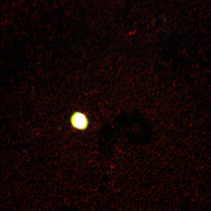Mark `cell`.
Here are the masks:
<instances>
[{
	"label": "cell",
	"instance_id": "obj_1",
	"mask_svg": "<svg viewBox=\"0 0 211 211\" xmlns=\"http://www.w3.org/2000/svg\"><path fill=\"white\" fill-rule=\"evenodd\" d=\"M70 122L73 128L79 130H86L89 124L86 115L79 111H76L72 113L70 116Z\"/></svg>",
	"mask_w": 211,
	"mask_h": 211
}]
</instances>
